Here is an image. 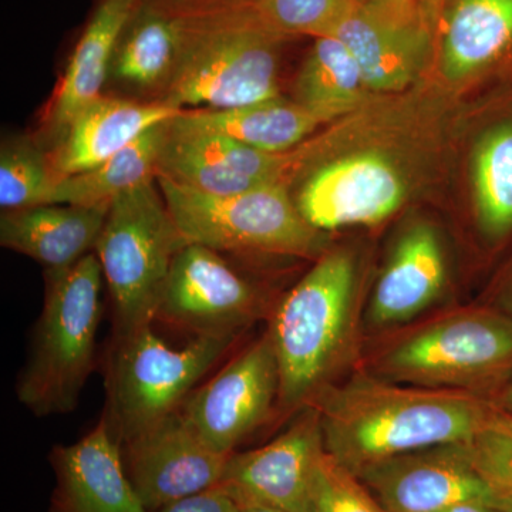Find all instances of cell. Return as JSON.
<instances>
[{
  "label": "cell",
  "mask_w": 512,
  "mask_h": 512,
  "mask_svg": "<svg viewBox=\"0 0 512 512\" xmlns=\"http://www.w3.org/2000/svg\"><path fill=\"white\" fill-rule=\"evenodd\" d=\"M412 90L377 96L312 137L311 161L292 194L312 227H376L440 181L456 133L451 97L434 86Z\"/></svg>",
  "instance_id": "1"
},
{
  "label": "cell",
  "mask_w": 512,
  "mask_h": 512,
  "mask_svg": "<svg viewBox=\"0 0 512 512\" xmlns=\"http://www.w3.org/2000/svg\"><path fill=\"white\" fill-rule=\"evenodd\" d=\"M316 407L326 451L359 474L387 458L466 443L488 427L494 403L463 390L360 376L325 387Z\"/></svg>",
  "instance_id": "2"
},
{
  "label": "cell",
  "mask_w": 512,
  "mask_h": 512,
  "mask_svg": "<svg viewBox=\"0 0 512 512\" xmlns=\"http://www.w3.org/2000/svg\"><path fill=\"white\" fill-rule=\"evenodd\" d=\"M178 18L180 47L164 103L231 109L281 96L282 50L292 37L265 22L252 0Z\"/></svg>",
  "instance_id": "3"
},
{
  "label": "cell",
  "mask_w": 512,
  "mask_h": 512,
  "mask_svg": "<svg viewBox=\"0 0 512 512\" xmlns=\"http://www.w3.org/2000/svg\"><path fill=\"white\" fill-rule=\"evenodd\" d=\"M276 306L269 338L279 370V403L305 409L328 387L353 329L357 262L345 248L323 252Z\"/></svg>",
  "instance_id": "4"
},
{
  "label": "cell",
  "mask_w": 512,
  "mask_h": 512,
  "mask_svg": "<svg viewBox=\"0 0 512 512\" xmlns=\"http://www.w3.org/2000/svg\"><path fill=\"white\" fill-rule=\"evenodd\" d=\"M103 271L96 254L49 271L16 396L37 417L73 412L92 375L101 319Z\"/></svg>",
  "instance_id": "5"
},
{
  "label": "cell",
  "mask_w": 512,
  "mask_h": 512,
  "mask_svg": "<svg viewBox=\"0 0 512 512\" xmlns=\"http://www.w3.org/2000/svg\"><path fill=\"white\" fill-rule=\"evenodd\" d=\"M156 178L111 202L94 254L109 285L114 335L154 325L180 249L187 245Z\"/></svg>",
  "instance_id": "6"
},
{
  "label": "cell",
  "mask_w": 512,
  "mask_h": 512,
  "mask_svg": "<svg viewBox=\"0 0 512 512\" xmlns=\"http://www.w3.org/2000/svg\"><path fill=\"white\" fill-rule=\"evenodd\" d=\"M237 339L204 336L192 338L183 348H171L153 325L114 335L103 419L120 447L177 412Z\"/></svg>",
  "instance_id": "7"
},
{
  "label": "cell",
  "mask_w": 512,
  "mask_h": 512,
  "mask_svg": "<svg viewBox=\"0 0 512 512\" xmlns=\"http://www.w3.org/2000/svg\"><path fill=\"white\" fill-rule=\"evenodd\" d=\"M165 204L185 241L222 252H252L318 259L326 232L303 218L284 184L239 194L214 195L192 190L157 174Z\"/></svg>",
  "instance_id": "8"
},
{
  "label": "cell",
  "mask_w": 512,
  "mask_h": 512,
  "mask_svg": "<svg viewBox=\"0 0 512 512\" xmlns=\"http://www.w3.org/2000/svg\"><path fill=\"white\" fill-rule=\"evenodd\" d=\"M376 370L390 382L485 396L512 376V318L491 309L441 316L393 342Z\"/></svg>",
  "instance_id": "9"
},
{
  "label": "cell",
  "mask_w": 512,
  "mask_h": 512,
  "mask_svg": "<svg viewBox=\"0 0 512 512\" xmlns=\"http://www.w3.org/2000/svg\"><path fill=\"white\" fill-rule=\"evenodd\" d=\"M434 23L423 0H365L355 3L332 36L355 56L373 96H397L426 73Z\"/></svg>",
  "instance_id": "10"
},
{
  "label": "cell",
  "mask_w": 512,
  "mask_h": 512,
  "mask_svg": "<svg viewBox=\"0 0 512 512\" xmlns=\"http://www.w3.org/2000/svg\"><path fill=\"white\" fill-rule=\"evenodd\" d=\"M261 313V296L254 285L220 252L188 242L171 265L156 322L192 338L239 336Z\"/></svg>",
  "instance_id": "11"
},
{
  "label": "cell",
  "mask_w": 512,
  "mask_h": 512,
  "mask_svg": "<svg viewBox=\"0 0 512 512\" xmlns=\"http://www.w3.org/2000/svg\"><path fill=\"white\" fill-rule=\"evenodd\" d=\"M279 399V370L268 333L232 359L183 406L185 419L205 443L231 456L258 429Z\"/></svg>",
  "instance_id": "12"
},
{
  "label": "cell",
  "mask_w": 512,
  "mask_h": 512,
  "mask_svg": "<svg viewBox=\"0 0 512 512\" xmlns=\"http://www.w3.org/2000/svg\"><path fill=\"white\" fill-rule=\"evenodd\" d=\"M302 410L299 419L271 443L228 458L218 487L239 507L311 512L313 485L326 448L318 410L313 406Z\"/></svg>",
  "instance_id": "13"
},
{
  "label": "cell",
  "mask_w": 512,
  "mask_h": 512,
  "mask_svg": "<svg viewBox=\"0 0 512 512\" xmlns=\"http://www.w3.org/2000/svg\"><path fill=\"white\" fill-rule=\"evenodd\" d=\"M305 163V143L286 153H265L214 134L178 130L168 123L157 174L205 194L229 195L274 184L292 188Z\"/></svg>",
  "instance_id": "14"
},
{
  "label": "cell",
  "mask_w": 512,
  "mask_h": 512,
  "mask_svg": "<svg viewBox=\"0 0 512 512\" xmlns=\"http://www.w3.org/2000/svg\"><path fill=\"white\" fill-rule=\"evenodd\" d=\"M128 480L148 512L220 484L228 458L208 446L180 409L121 446Z\"/></svg>",
  "instance_id": "15"
},
{
  "label": "cell",
  "mask_w": 512,
  "mask_h": 512,
  "mask_svg": "<svg viewBox=\"0 0 512 512\" xmlns=\"http://www.w3.org/2000/svg\"><path fill=\"white\" fill-rule=\"evenodd\" d=\"M461 136L468 211L481 238L500 247L512 239V92L473 111Z\"/></svg>",
  "instance_id": "16"
},
{
  "label": "cell",
  "mask_w": 512,
  "mask_h": 512,
  "mask_svg": "<svg viewBox=\"0 0 512 512\" xmlns=\"http://www.w3.org/2000/svg\"><path fill=\"white\" fill-rule=\"evenodd\" d=\"M466 443L387 458L356 476L392 512H440L463 501H480L495 508Z\"/></svg>",
  "instance_id": "17"
},
{
  "label": "cell",
  "mask_w": 512,
  "mask_h": 512,
  "mask_svg": "<svg viewBox=\"0 0 512 512\" xmlns=\"http://www.w3.org/2000/svg\"><path fill=\"white\" fill-rule=\"evenodd\" d=\"M434 87L453 97L484 82L512 56V0H456L436 47Z\"/></svg>",
  "instance_id": "18"
},
{
  "label": "cell",
  "mask_w": 512,
  "mask_h": 512,
  "mask_svg": "<svg viewBox=\"0 0 512 512\" xmlns=\"http://www.w3.org/2000/svg\"><path fill=\"white\" fill-rule=\"evenodd\" d=\"M49 461L56 478L49 512H148L103 417L83 439L53 447Z\"/></svg>",
  "instance_id": "19"
},
{
  "label": "cell",
  "mask_w": 512,
  "mask_h": 512,
  "mask_svg": "<svg viewBox=\"0 0 512 512\" xmlns=\"http://www.w3.org/2000/svg\"><path fill=\"white\" fill-rule=\"evenodd\" d=\"M447 275L446 245L439 228L426 218L407 222L377 278L370 322L392 326L420 315L440 298Z\"/></svg>",
  "instance_id": "20"
},
{
  "label": "cell",
  "mask_w": 512,
  "mask_h": 512,
  "mask_svg": "<svg viewBox=\"0 0 512 512\" xmlns=\"http://www.w3.org/2000/svg\"><path fill=\"white\" fill-rule=\"evenodd\" d=\"M181 111L164 101L143 104L101 96L74 117L60 138L50 158L57 181L104 163Z\"/></svg>",
  "instance_id": "21"
},
{
  "label": "cell",
  "mask_w": 512,
  "mask_h": 512,
  "mask_svg": "<svg viewBox=\"0 0 512 512\" xmlns=\"http://www.w3.org/2000/svg\"><path fill=\"white\" fill-rule=\"evenodd\" d=\"M140 6V0H100L93 10L47 110V130L59 140L74 117L103 96L121 33Z\"/></svg>",
  "instance_id": "22"
},
{
  "label": "cell",
  "mask_w": 512,
  "mask_h": 512,
  "mask_svg": "<svg viewBox=\"0 0 512 512\" xmlns=\"http://www.w3.org/2000/svg\"><path fill=\"white\" fill-rule=\"evenodd\" d=\"M110 205L45 204L3 211L0 244L59 271L92 254Z\"/></svg>",
  "instance_id": "23"
},
{
  "label": "cell",
  "mask_w": 512,
  "mask_h": 512,
  "mask_svg": "<svg viewBox=\"0 0 512 512\" xmlns=\"http://www.w3.org/2000/svg\"><path fill=\"white\" fill-rule=\"evenodd\" d=\"M170 126L229 138L265 153H286L323 124L295 100L278 96L231 109L183 110Z\"/></svg>",
  "instance_id": "24"
},
{
  "label": "cell",
  "mask_w": 512,
  "mask_h": 512,
  "mask_svg": "<svg viewBox=\"0 0 512 512\" xmlns=\"http://www.w3.org/2000/svg\"><path fill=\"white\" fill-rule=\"evenodd\" d=\"M375 97L345 43L335 36L316 37L296 73L292 100L329 126Z\"/></svg>",
  "instance_id": "25"
},
{
  "label": "cell",
  "mask_w": 512,
  "mask_h": 512,
  "mask_svg": "<svg viewBox=\"0 0 512 512\" xmlns=\"http://www.w3.org/2000/svg\"><path fill=\"white\" fill-rule=\"evenodd\" d=\"M168 123L150 128L138 140L104 163L57 181L49 204L83 207L110 205L124 192L156 178Z\"/></svg>",
  "instance_id": "26"
},
{
  "label": "cell",
  "mask_w": 512,
  "mask_h": 512,
  "mask_svg": "<svg viewBox=\"0 0 512 512\" xmlns=\"http://www.w3.org/2000/svg\"><path fill=\"white\" fill-rule=\"evenodd\" d=\"M180 47V18L141 5L127 23L114 53V76L136 86L170 79Z\"/></svg>",
  "instance_id": "27"
},
{
  "label": "cell",
  "mask_w": 512,
  "mask_h": 512,
  "mask_svg": "<svg viewBox=\"0 0 512 512\" xmlns=\"http://www.w3.org/2000/svg\"><path fill=\"white\" fill-rule=\"evenodd\" d=\"M57 177L52 160L29 140H9L0 151V207L23 210L49 204Z\"/></svg>",
  "instance_id": "28"
},
{
  "label": "cell",
  "mask_w": 512,
  "mask_h": 512,
  "mask_svg": "<svg viewBox=\"0 0 512 512\" xmlns=\"http://www.w3.org/2000/svg\"><path fill=\"white\" fill-rule=\"evenodd\" d=\"M265 22L285 35L332 36L355 0H252Z\"/></svg>",
  "instance_id": "29"
},
{
  "label": "cell",
  "mask_w": 512,
  "mask_h": 512,
  "mask_svg": "<svg viewBox=\"0 0 512 512\" xmlns=\"http://www.w3.org/2000/svg\"><path fill=\"white\" fill-rule=\"evenodd\" d=\"M311 512H392L355 473L328 451L320 460L313 485Z\"/></svg>",
  "instance_id": "30"
},
{
  "label": "cell",
  "mask_w": 512,
  "mask_h": 512,
  "mask_svg": "<svg viewBox=\"0 0 512 512\" xmlns=\"http://www.w3.org/2000/svg\"><path fill=\"white\" fill-rule=\"evenodd\" d=\"M466 447L478 476L493 495L495 508L512 512V437L487 427Z\"/></svg>",
  "instance_id": "31"
},
{
  "label": "cell",
  "mask_w": 512,
  "mask_h": 512,
  "mask_svg": "<svg viewBox=\"0 0 512 512\" xmlns=\"http://www.w3.org/2000/svg\"><path fill=\"white\" fill-rule=\"evenodd\" d=\"M157 512H241V507L217 485L210 490L165 505Z\"/></svg>",
  "instance_id": "32"
},
{
  "label": "cell",
  "mask_w": 512,
  "mask_h": 512,
  "mask_svg": "<svg viewBox=\"0 0 512 512\" xmlns=\"http://www.w3.org/2000/svg\"><path fill=\"white\" fill-rule=\"evenodd\" d=\"M140 2L141 5L147 6V8L161 10V12L168 13V15L185 16L202 12V10L217 8V6L231 2V0H140Z\"/></svg>",
  "instance_id": "33"
},
{
  "label": "cell",
  "mask_w": 512,
  "mask_h": 512,
  "mask_svg": "<svg viewBox=\"0 0 512 512\" xmlns=\"http://www.w3.org/2000/svg\"><path fill=\"white\" fill-rule=\"evenodd\" d=\"M488 427L512 437V413L505 412V410L500 409V407L494 403L493 412H491L490 421H488Z\"/></svg>",
  "instance_id": "34"
},
{
  "label": "cell",
  "mask_w": 512,
  "mask_h": 512,
  "mask_svg": "<svg viewBox=\"0 0 512 512\" xmlns=\"http://www.w3.org/2000/svg\"><path fill=\"white\" fill-rule=\"evenodd\" d=\"M440 512H501L497 508L491 507V505L480 503V501H463V503H457L450 505V507L444 508Z\"/></svg>",
  "instance_id": "35"
},
{
  "label": "cell",
  "mask_w": 512,
  "mask_h": 512,
  "mask_svg": "<svg viewBox=\"0 0 512 512\" xmlns=\"http://www.w3.org/2000/svg\"><path fill=\"white\" fill-rule=\"evenodd\" d=\"M495 404H497L500 409L505 410V412L512 413V380L507 384L503 393H501V399Z\"/></svg>",
  "instance_id": "36"
},
{
  "label": "cell",
  "mask_w": 512,
  "mask_h": 512,
  "mask_svg": "<svg viewBox=\"0 0 512 512\" xmlns=\"http://www.w3.org/2000/svg\"><path fill=\"white\" fill-rule=\"evenodd\" d=\"M504 301L507 303L508 311L512 313V266L510 271H508L507 278H505Z\"/></svg>",
  "instance_id": "37"
},
{
  "label": "cell",
  "mask_w": 512,
  "mask_h": 512,
  "mask_svg": "<svg viewBox=\"0 0 512 512\" xmlns=\"http://www.w3.org/2000/svg\"><path fill=\"white\" fill-rule=\"evenodd\" d=\"M423 2L426 3L427 8L433 13L434 18H437V13H439V8L443 5L444 0H423Z\"/></svg>",
  "instance_id": "38"
},
{
  "label": "cell",
  "mask_w": 512,
  "mask_h": 512,
  "mask_svg": "<svg viewBox=\"0 0 512 512\" xmlns=\"http://www.w3.org/2000/svg\"><path fill=\"white\" fill-rule=\"evenodd\" d=\"M241 512H281L274 508L261 507V505H249V507L241 508Z\"/></svg>",
  "instance_id": "39"
},
{
  "label": "cell",
  "mask_w": 512,
  "mask_h": 512,
  "mask_svg": "<svg viewBox=\"0 0 512 512\" xmlns=\"http://www.w3.org/2000/svg\"><path fill=\"white\" fill-rule=\"evenodd\" d=\"M355 2H365V0H355Z\"/></svg>",
  "instance_id": "40"
}]
</instances>
